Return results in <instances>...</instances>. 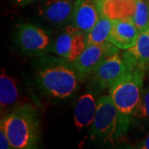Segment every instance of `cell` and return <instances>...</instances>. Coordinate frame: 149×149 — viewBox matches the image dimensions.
Segmentation results:
<instances>
[{
  "mask_svg": "<svg viewBox=\"0 0 149 149\" xmlns=\"http://www.w3.org/2000/svg\"><path fill=\"white\" fill-rule=\"evenodd\" d=\"M13 148H36L40 139V118L30 104L17 106L1 119Z\"/></svg>",
  "mask_w": 149,
  "mask_h": 149,
  "instance_id": "cell-1",
  "label": "cell"
},
{
  "mask_svg": "<svg viewBox=\"0 0 149 149\" xmlns=\"http://www.w3.org/2000/svg\"><path fill=\"white\" fill-rule=\"evenodd\" d=\"M129 116L118 110L109 95L101 96L91 124L92 139L102 142H113L128 131Z\"/></svg>",
  "mask_w": 149,
  "mask_h": 149,
  "instance_id": "cell-2",
  "label": "cell"
},
{
  "mask_svg": "<svg viewBox=\"0 0 149 149\" xmlns=\"http://www.w3.org/2000/svg\"><path fill=\"white\" fill-rule=\"evenodd\" d=\"M144 70H130L109 90V95L123 114L131 116L138 106L143 91Z\"/></svg>",
  "mask_w": 149,
  "mask_h": 149,
  "instance_id": "cell-3",
  "label": "cell"
},
{
  "mask_svg": "<svg viewBox=\"0 0 149 149\" xmlns=\"http://www.w3.org/2000/svg\"><path fill=\"white\" fill-rule=\"evenodd\" d=\"M80 80L74 68L58 65L41 70L37 82L44 91L55 98L65 99L73 95Z\"/></svg>",
  "mask_w": 149,
  "mask_h": 149,
  "instance_id": "cell-4",
  "label": "cell"
},
{
  "mask_svg": "<svg viewBox=\"0 0 149 149\" xmlns=\"http://www.w3.org/2000/svg\"><path fill=\"white\" fill-rule=\"evenodd\" d=\"M119 52V49L109 42L87 45L80 56L72 62L80 79L94 74L102 62L109 56Z\"/></svg>",
  "mask_w": 149,
  "mask_h": 149,
  "instance_id": "cell-5",
  "label": "cell"
},
{
  "mask_svg": "<svg viewBox=\"0 0 149 149\" xmlns=\"http://www.w3.org/2000/svg\"><path fill=\"white\" fill-rule=\"evenodd\" d=\"M132 69L124 55L118 52L109 56L97 68L94 73V81L102 90H109Z\"/></svg>",
  "mask_w": 149,
  "mask_h": 149,
  "instance_id": "cell-6",
  "label": "cell"
},
{
  "mask_svg": "<svg viewBox=\"0 0 149 149\" xmlns=\"http://www.w3.org/2000/svg\"><path fill=\"white\" fill-rule=\"evenodd\" d=\"M86 34L72 24L67 26L55 40L52 50L59 56L74 62L86 47Z\"/></svg>",
  "mask_w": 149,
  "mask_h": 149,
  "instance_id": "cell-7",
  "label": "cell"
},
{
  "mask_svg": "<svg viewBox=\"0 0 149 149\" xmlns=\"http://www.w3.org/2000/svg\"><path fill=\"white\" fill-rule=\"evenodd\" d=\"M17 42L24 52L42 53L50 44V37L45 30L31 23H22L17 27Z\"/></svg>",
  "mask_w": 149,
  "mask_h": 149,
  "instance_id": "cell-8",
  "label": "cell"
},
{
  "mask_svg": "<svg viewBox=\"0 0 149 149\" xmlns=\"http://www.w3.org/2000/svg\"><path fill=\"white\" fill-rule=\"evenodd\" d=\"M140 34L139 28L128 18H113L112 28L108 42L116 46L118 49L127 50L137 42Z\"/></svg>",
  "mask_w": 149,
  "mask_h": 149,
  "instance_id": "cell-9",
  "label": "cell"
},
{
  "mask_svg": "<svg viewBox=\"0 0 149 149\" xmlns=\"http://www.w3.org/2000/svg\"><path fill=\"white\" fill-rule=\"evenodd\" d=\"M101 16L94 0H76L71 18L72 25L87 34Z\"/></svg>",
  "mask_w": 149,
  "mask_h": 149,
  "instance_id": "cell-10",
  "label": "cell"
},
{
  "mask_svg": "<svg viewBox=\"0 0 149 149\" xmlns=\"http://www.w3.org/2000/svg\"><path fill=\"white\" fill-rule=\"evenodd\" d=\"M76 0H48L39 8V13L47 21L63 24L71 20Z\"/></svg>",
  "mask_w": 149,
  "mask_h": 149,
  "instance_id": "cell-11",
  "label": "cell"
},
{
  "mask_svg": "<svg viewBox=\"0 0 149 149\" xmlns=\"http://www.w3.org/2000/svg\"><path fill=\"white\" fill-rule=\"evenodd\" d=\"M125 58L132 68L149 69V29L140 32L136 43L125 50Z\"/></svg>",
  "mask_w": 149,
  "mask_h": 149,
  "instance_id": "cell-12",
  "label": "cell"
},
{
  "mask_svg": "<svg viewBox=\"0 0 149 149\" xmlns=\"http://www.w3.org/2000/svg\"><path fill=\"white\" fill-rule=\"evenodd\" d=\"M19 92L16 80L2 70L0 75V108L1 113L6 114L17 108Z\"/></svg>",
  "mask_w": 149,
  "mask_h": 149,
  "instance_id": "cell-13",
  "label": "cell"
},
{
  "mask_svg": "<svg viewBox=\"0 0 149 149\" xmlns=\"http://www.w3.org/2000/svg\"><path fill=\"white\" fill-rule=\"evenodd\" d=\"M97 109V101L91 93H86L78 99L74 111V125L77 128L91 126Z\"/></svg>",
  "mask_w": 149,
  "mask_h": 149,
  "instance_id": "cell-14",
  "label": "cell"
},
{
  "mask_svg": "<svg viewBox=\"0 0 149 149\" xmlns=\"http://www.w3.org/2000/svg\"><path fill=\"white\" fill-rule=\"evenodd\" d=\"M125 18L133 22L140 32L149 29V1L131 0V11Z\"/></svg>",
  "mask_w": 149,
  "mask_h": 149,
  "instance_id": "cell-15",
  "label": "cell"
},
{
  "mask_svg": "<svg viewBox=\"0 0 149 149\" xmlns=\"http://www.w3.org/2000/svg\"><path fill=\"white\" fill-rule=\"evenodd\" d=\"M112 23H113V18L105 15H101L95 25L86 34L85 37L86 46L108 42V39L111 32Z\"/></svg>",
  "mask_w": 149,
  "mask_h": 149,
  "instance_id": "cell-16",
  "label": "cell"
},
{
  "mask_svg": "<svg viewBox=\"0 0 149 149\" xmlns=\"http://www.w3.org/2000/svg\"><path fill=\"white\" fill-rule=\"evenodd\" d=\"M133 115L145 119H149V86L143 88Z\"/></svg>",
  "mask_w": 149,
  "mask_h": 149,
  "instance_id": "cell-17",
  "label": "cell"
},
{
  "mask_svg": "<svg viewBox=\"0 0 149 149\" xmlns=\"http://www.w3.org/2000/svg\"><path fill=\"white\" fill-rule=\"evenodd\" d=\"M0 148L1 149H9L13 148L11 145L9 139L6 133L5 130L2 125H0Z\"/></svg>",
  "mask_w": 149,
  "mask_h": 149,
  "instance_id": "cell-18",
  "label": "cell"
},
{
  "mask_svg": "<svg viewBox=\"0 0 149 149\" xmlns=\"http://www.w3.org/2000/svg\"><path fill=\"white\" fill-rule=\"evenodd\" d=\"M138 148L143 149H149V135L144 139L143 141L142 142V143L140 144Z\"/></svg>",
  "mask_w": 149,
  "mask_h": 149,
  "instance_id": "cell-19",
  "label": "cell"
},
{
  "mask_svg": "<svg viewBox=\"0 0 149 149\" xmlns=\"http://www.w3.org/2000/svg\"><path fill=\"white\" fill-rule=\"evenodd\" d=\"M33 1H35V0H15V2H16L17 4H18V5H21V6H24V5H27L28 3H31Z\"/></svg>",
  "mask_w": 149,
  "mask_h": 149,
  "instance_id": "cell-20",
  "label": "cell"
},
{
  "mask_svg": "<svg viewBox=\"0 0 149 149\" xmlns=\"http://www.w3.org/2000/svg\"><path fill=\"white\" fill-rule=\"evenodd\" d=\"M112 1H118V0H94V2L95 3L97 8L101 6L102 4L105 3H108V2H112Z\"/></svg>",
  "mask_w": 149,
  "mask_h": 149,
  "instance_id": "cell-21",
  "label": "cell"
}]
</instances>
